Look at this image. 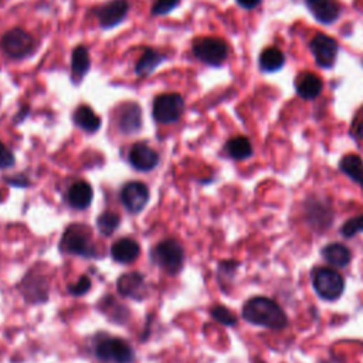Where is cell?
<instances>
[{
  "instance_id": "30",
  "label": "cell",
  "mask_w": 363,
  "mask_h": 363,
  "mask_svg": "<svg viewBox=\"0 0 363 363\" xmlns=\"http://www.w3.org/2000/svg\"><path fill=\"white\" fill-rule=\"evenodd\" d=\"M240 262L236 261V260H226V261H222L219 264V273H217V277H219V281L220 284H223V281H231L237 269H238Z\"/></svg>"
},
{
  "instance_id": "33",
  "label": "cell",
  "mask_w": 363,
  "mask_h": 363,
  "mask_svg": "<svg viewBox=\"0 0 363 363\" xmlns=\"http://www.w3.org/2000/svg\"><path fill=\"white\" fill-rule=\"evenodd\" d=\"M16 159L13 152L6 147L5 143L0 142V169H8L14 166Z\"/></svg>"
},
{
  "instance_id": "13",
  "label": "cell",
  "mask_w": 363,
  "mask_h": 363,
  "mask_svg": "<svg viewBox=\"0 0 363 363\" xmlns=\"http://www.w3.org/2000/svg\"><path fill=\"white\" fill-rule=\"evenodd\" d=\"M129 10V5L127 0H111L110 3H105L96 10V17L104 29H111L118 26L123 21Z\"/></svg>"
},
{
  "instance_id": "23",
  "label": "cell",
  "mask_w": 363,
  "mask_h": 363,
  "mask_svg": "<svg viewBox=\"0 0 363 363\" xmlns=\"http://www.w3.org/2000/svg\"><path fill=\"white\" fill-rule=\"evenodd\" d=\"M340 169L349 179L363 189V160L359 155H345L340 162Z\"/></svg>"
},
{
  "instance_id": "4",
  "label": "cell",
  "mask_w": 363,
  "mask_h": 363,
  "mask_svg": "<svg viewBox=\"0 0 363 363\" xmlns=\"http://www.w3.org/2000/svg\"><path fill=\"white\" fill-rule=\"evenodd\" d=\"M60 249L67 254L81 257H96V251L91 243V231L81 225L70 226L63 234Z\"/></svg>"
},
{
  "instance_id": "5",
  "label": "cell",
  "mask_w": 363,
  "mask_h": 363,
  "mask_svg": "<svg viewBox=\"0 0 363 363\" xmlns=\"http://www.w3.org/2000/svg\"><path fill=\"white\" fill-rule=\"evenodd\" d=\"M95 356L104 363H132L135 352L124 340L108 336L95 345Z\"/></svg>"
},
{
  "instance_id": "35",
  "label": "cell",
  "mask_w": 363,
  "mask_h": 363,
  "mask_svg": "<svg viewBox=\"0 0 363 363\" xmlns=\"http://www.w3.org/2000/svg\"><path fill=\"white\" fill-rule=\"evenodd\" d=\"M237 3L243 9L251 10V9H256L261 3V0H237Z\"/></svg>"
},
{
  "instance_id": "32",
  "label": "cell",
  "mask_w": 363,
  "mask_h": 363,
  "mask_svg": "<svg viewBox=\"0 0 363 363\" xmlns=\"http://www.w3.org/2000/svg\"><path fill=\"white\" fill-rule=\"evenodd\" d=\"M90 288H91V280L87 276H83L76 284L68 285V293L71 295L80 297V295L87 294L90 291Z\"/></svg>"
},
{
  "instance_id": "3",
  "label": "cell",
  "mask_w": 363,
  "mask_h": 363,
  "mask_svg": "<svg viewBox=\"0 0 363 363\" xmlns=\"http://www.w3.org/2000/svg\"><path fill=\"white\" fill-rule=\"evenodd\" d=\"M151 258L167 274H176L183 267L185 250L176 240L167 238L152 249Z\"/></svg>"
},
{
  "instance_id": "37",
  "label": "cell",
  "mask_w": 363,
  "mask_h": 363,
  "mask_svg": "<svg viewBox=\"0 0 363 363\" xmlns=\"http://www.w3.org/2000/svg\"><path fill=\"white\" fill-rule=\"evenodd\" d=\"M257 363H265V362H257Z\"/></svg>"
},
{
  "instance_id": "9",
  "label": "cell",
  "mask_w": 363,
  "mask_h": 363,
  "mask_svg": "<svg viewBox=\"0 0 363 363\" xmlns=\"http://www.w3.org/2000/svg\"><path fill=\"white\" fill-rule=\"evenodd\" d=\"M34 47L33 37L21 29L9 30L2 39L3 52L12 59H23L32 53Z\"/></svg>"
},
{
  "instance_id": "11",
  "label": "cell",
  "mask_w": 363,
  "mask_h": 363,
  "mask_svg": "<svg viewBox=\"0 0 363 363\" xmlns=\"http://www.w3.org/2000/svg\"><path fill=\"white\" fill-rule=\"evenodd\" d=\"M121 202L129 213H139L149 202V189L142 182H129L121 190Z\"/></svg>"
},
{
  "instance_id": "25",
  "label": "cell",
  "mask_w": 363,
  "mask_h": 363,
  "mask_svg": "<svg viewBox=\"0 0 363 363\" xmlns=\"http://www.w3.org/2000/svg\"><path fill=\"white\" fill-rule=\"evenodd\" d=\"M226 151L236 160H246L253 156V145L246 136H234L226 143Z\"/></svg>"
},
{
  "instance_id": "17",
  "label": "cell",
  "mask_w": 363,
  "mask_h": 363,
  "mask_svg": "<svg viewBox=\"0 0 363 363\" xmlns=\"http://www.w3.org/2000/svg\"><path fill=\"white\" fill-rule=\"evenodd\" d=\"M297 92L304 100H315L321 95L324 83L313 72H301L295 80Z\"/></svg>"
},
{
  "instance_id": "10",
  "label": "cell",
  "mask_w": 363,
  "mask_h": 363,
  "mask_svg": "<svg viewBox=\"0 0 363 363\" xmlns=\"http://www.w3.org/2000/svg\"><path fill=\"white\" fill-rule=\"evenodd\" d=\"M309 47L320 67L331 68L335 64L338 52H340V47H338V43L335 39L324 33H318L311 40Z\"/></svg>"
},
{
  "instance_id": "34",
  "label": "cell",
  "mask_w": 363,
  "mask_h": 363,
  "mask_svg": "<svg viewBox=\"0 0 363 363\" xmlns=\"http://www.w3.org/2000/svg\"><path fill=\"white\" fill-rule=\"evenodd\" d=\"M351 134L357 139L363 138V110H360L357 115L355 116L353 123H352V128H351Z\"/></svg>"
},
{
  "instance_id": "28",
  "label": "cell",
  "mask_w": 363,
  "mask_h": 363,
  "mask_svg": "<svg viewBox=\"0 0 363 363\" xmlns=\"http://www.w3.org/2000/svg\"><path fill=\"white\" fill-rule=\"evenodd\" d=\"M210 313H211L213 320H216L222 325H226V326H236L237 325V317L229 308H226L223 305L213 307Z\"/></svg>"
},
{
  "instance_id": "21",
  "label": "cell",
  "mask_w": 363,
  "mask_h": 363,
  "mask_svg": "<svg viewBox=\"0 0 363 363\" xmlns=\"http://www.w3.org/2000/svg\"><path fill=\"white\" fill-rule=\"evenodd\" d=\"M72 118H74L76 125L88 134H94L101 128V118L88 105H80Z\"/></svg>"
},
{
  "instance_id": "19",
  "label": "cell",
  "mask_w": 363,
  "mask_h": 363,
  "mask_svg": "<svg viewBox=\"0 0 363 363\" xmlns=\"http://www.w3.org/2000/svg\"><path fill=\"white\" fill-rule=\"evenodd\" d=\"M322 257L332 267L344 269L351 262L352 253L342 243H329L322 249Z\"/></svg>"
},
{
  "instance_id": "31",
  "label": "cell",
  "mask_w": 363,
  "mask_h": 363,
  "mask_svg": "<svg viewBox=\"0 0 363 363\" xmlns=\"http://www.w3.org/2000/svg\"><path fill=\"white\" fill-rule=\"evenodd\" d=\"M180 0H156L155 5L152 6V13L155 16H162L171 13L175 8H178Z\"/></svg>"
},
{
  "instance_id": "29",
  "label": "cell",
  "mask_w": 363,
  "mask_h": 363,
  "mask_svg": "<svg viewBox=\"0 0 363 363\" xmlns=\"http://www.w3.org/2000/svg\"><path fill=\"white\" fill-rule=\"evenodd\" d=\"M359 233H363V214L348 219L341 227V234L346 238H352Z\"/></svg>"
},
{
  "instance_id": "26",
  "label": "cell",
  "mask_w": 363,
  "mask_h": 363,
  "mask_svg": "<svg viewBox=\"0 0 363 363\" xmlns=\"http://www.w3.org/2000/svg\"><path fill=\"white\" fill-rule=\"evenodd\" d=\"M260 68L265 72H274L282 68L285 64V56L277 47H269L260 54Z\"/></svg>"
},
{
  "instance_id": "12",
  "label": "cell",
  "mask_w": 363,
  "mask_h": 363,
  "mask_svg": "<svg viewBox=\"0 0 363 363\" xmlns=\"http://www.w3.org/2000/svg\"><path fill=\"white\" fill-rule=\"evenodd\" d=\"M118 291L121 295L132 300H143L149 294V289L145 281V277L141 273H127L121 276L116 282Z\"/></svg>"
},
{
  "instance_id": "8",
  "label": "cell",
  "mask_w": 363,
  "mask_h": 363,
  "mask_svg": "<svg viewBox=\"0 0 363 363\" xmlns=\"http://www.w3.org/2000/svg\"><path fill=\"white\" fill-rule=\"evenodd\" d=\"M305 219L313 230L325 231L332 226L333 220L331 205L320 198H308L305 202Z\"/></svg>"
},
{
  "instance_id": "22",
  "label": "cell",
  "mask_w": 363,
  "mask_h": 363,
  "mask_svg": "<svg viewBox=\"0 0 363 363\" xmlns=\"http://www.w3.org/2000/svg\"><path fill=\"white\" fill-rule=\"evenodd\" d=\"M91 65V59L90 53L87 50V47L79 45L74 48L71 57V72H72V79L76 81H81L83 77L87 74Z\"/></svg>"
},
{
  "instance_id": "27",
  "label": "cell",
  "mask_w": 363,
  "mask_h": 363,
  "mask_svg": "<svg viewBox=\"0 0 363 363\" xmlns=\"http://www.w3.org/2000/svg\"><path fill=\"white\" fill-rule=\"evenodd\" d=\"M119 223H121L119 216L116 213H112V211H104L103 214H100L98 219H96V226H98V231L103 236L114 234V231L118 229Z\"/></svg>"
},
{
  "instance_id": "14",
  "label": "cell",
  "mask_w": 363,
  "mask_h": 363,
  "mask_svg": "<svg viewBox=\"0 0 363 363\" xmlns=\"http://www.w3.org/2000/svg\"><path fill=\"white\" fill-rule=\"evenodd\" d=\"M129 163L141 172H149L159 163V155L147 143L138 142L129 151Z\"/></svg>"
},
{
  "instance_id": "20",
  "label": "cell",
  "mask_w": 363,
  "mask_h": 363,
  "mask_svg": "<svg viewBox=\"0 0 363 363\" xmlns=\"http://www.w3.org/2000/svg\"><path fill=\"white\" fill-rule=\"evenodd\" d=\"M94 198V191L90 183L87 182H76L68 190V202L77 210H85Z\"/></svg>"
},
{
  "instance_id": "2",
  "label": "cell",
  "mask_w": 363,
  "mask_h": 363,
  "mask_svg": "<svg viewBox=\"0 0 363 363\" xmlns=\"http://www.w3.org/2000/svg\"><path fill=\"white\" fill-rule=\"evenodd\" d=\"M312 287L321 300L333 302L345 291V278L335 269L317 267L312 271Z\"/></svg>"
},
{
  "instance_id": "24",
  "label": "cell",
  "mask_w": 363,
  "mask_h": 363,
  "mask_svg": "<svg viewBox=\"0 0 363 363\" xmlns=\"http://www.w3.org/2000/svg\"><path fill=\"white\" fill-rule=\"evenodd\" d=\"M165 59L166 57L163 54L158 53L154 48H145L135 65V72L138 76H149Z\"/></svg>"
},
{
  "instance_id": "7",
  "label": "cell",
  "mask_w": 363,
  "mask_h": 363,
  "mask_svg": "<svg viewBox=\"0 0 363 363\" xmlns=\"http://www.w3.org/2000/svg\"><path fill=\"white\" fill-rule=\"evenodd\" d=\"M193 54L209 65L219 67L227 60L229 47L222 39L202 37L193 43Z\"/></svg>"
},
{
  "instance_id": "16",
  "label": "cell",
  "mask_w": 363,
  "mask_h": 363,
  "mask_svg": "<svg viewBox=\"0 0 363 363\" xmlns=\"http://www.w3.org/2000/svg\"><path fill=\"white\" fill-rule=\"evenodd\" d=\"M305 5L318 21L332 24L341 16V8L335 0H305Z\"/></svg>"
},
{
  "instance_id": "15",
  "label": "cell",
  "mask_w": 363,
  "mask_h": 363,
  "mask_svg": "<svg viewBox=\"0 0 363 363\" xmlns=\"http://www.w3.org/2000/svg\"><path fill=\"white\" fill-rule=\"evenodd\" d=\"M118 127L125 135L136 134L142 127V111L136 103H127L119 108Z\"/></svg>"
},
{
  "instance_id": "1",
  "label": "cell",
  "mask_w": 363,
  "mask_h": 363,
  "mask_svg": "<svg viewBox=\"0 0 363 363\" xmlns=\"http://www.w3.org/2000/svg\"><path fill=\"white\" fill-rule=\"evenodd\" d=\"M243 318L251 325L273 331L288 326V317L280 304L269 297H253L243 307Z\"/></svg>"
},
{
  "instance_id": "36",
  "label": "cell",
  "mask_w": 363,
  "mask_h": 363,
  "mask_svg": "<svg viewBox=\"0 0 363 363\" xmlns=\"http://www.w3.org/2000/svg\"><path fill=\"white\" fill-rule=\"evenodd\" d=\"M2 199H3V196H2V191H0V202H2Z\"/></svg>"
},
{
  "instance_id": "6",
  "label": "cell",
  "mask_w": 363,
  "mask_h": 363,
  "mask_svg": "<svg viewBox=\"0 0 363 363\" xmlns=\"http://www.w3.org/2000/svg\"><path fill=\"white\" fill-rule=\"evenodd\" d=\"M183 111L185 101L182 95L176 92H166L155 98L152 115L159 124H174L180 119Z\"/></svg>"
},
{
  "instance_id": "18",
  "label": "cell",
  "mask_w": 363,
  "mask_h": 363,
  "mask_svg": "<svg viewBox=\"0 0 363 363\" xmlns=\"http://www.w3.org/2000/svg\"><path fill=\"white\" fill-rule=\"evenodd\" d=\"M112 258L121 264H132L141 254V247L134 238H121L111 249Z\"/></svg>"
}]
</instances>
